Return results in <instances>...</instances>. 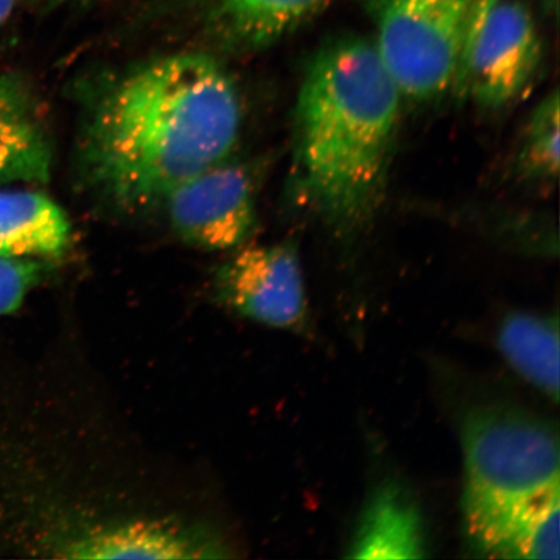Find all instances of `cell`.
Here are the masks:
<instances>
[{
	"mask_svg": "<svg viewBox=\"0 0 560 560\" xmlns=\"http://www.w3.org/2000/svg\"><path fill=\"white\" fill-rule=\"evenodd\" d=\"M240 91L207 54H175L117 73L91 97L79 138L83 186L135 213L228 159L242 129Z\"/></svg>",
	"mask_w": 560,
	"mask_h": 560,
	"instance_id": "cell-1",
	"label": "cell"
},
{
	"mask_svg": "<svg viewBox=\"0 0 560 560\" xmlns=\"http://www.w3.org/2000/svg\"><path fill=\"white\" fill-rule=\"evenodd\" d=\"M401 97L373 40L360 35L326 42L307 66L295 112L296 187L332 225H359L380 201Z\"/></svg>",
	"mask_w": 560,
	"mask_h": 560,
	"instance_id": "cell-2",
	"label": "cell"
},
{
	"mask_svg": "<svg viewBox=\"0 0 560 560\" xmlns=\"http://www.w3.org/2000/svg\"><path fill=\"white\" fill-rule=\"evenodd\" d=\"M462 520L470 549L494 559H559L558 432L528 412L476 409L462 424Z\"/></svg>",
	"mask_w": 560,
	"mask_h": 560,
	"instance_id": "cell-3",
	"label": "cell"
},
{
	"mask_svg": "<svg viewBox=\"0 0 560 560\" xmlns=\"http://www.w3.org/2000/svg\"><path fill=\"white\" fill-rule=\"evenodd\" d=\"M475 0H363L373 44L402 96L436 100L453 88Z\"/></svg>",
	"mask_w": 560,
	"mask_h": 560,
	"instance_id": "cell-4",
	"label": "cell"
},
{
	"mask_svg": "<svg viewBox=\"0 0 560 560\" xmlns=\"http://www.w3.org/2000/svg\"><path fill=\"white\" fill-rule=\"evenodd\" d=\"M541 40L522 0H475L453 89L481 107L514 103L534 83Z\"/></svg>",
	"mask_w": 560,
	"mask_h": 560,
	"instance_id": "cell-5",
	"label": "cell"
},
{
	"mask_svg": "<svg viewBox=\"0 0 560 560\" xmlns=\"http://www.w3.org/2000/svg\"><path fill=\"white\" fill-rule=\"evenodd\" d=\"M163 206L182 241L206 250H235L255 230V178L248 167L225 159L175 188Z\"/></svg>",
	"mask_w": 560,
	"mask_h": 560,
	"instance_id": "cell-6",
	"label": "cell"
},
{
	"mask_svg": "<svg viewBox=\"0 0 560 560\" xmlns=\"http://www.w3.org/2000/svg\"><path fill=\"white\" fill-rule=\"evenodd\" d=\"M214 284L221 303L245 318L284 330L306 324L303 269L290 243L242 245L221 266Z\"/></svg>",
	"mask_w": 560,
	"mask_h": 560,
	"instance_id": "cell-7",
	"label": "cell"
},
{
	"mask_svg": "<svg viewBox=\"0 0 560 560\" xmlns=\"http://www.w3.org/2000/svg\"><path fill=\"white\" fill-rule=\"evenodd\" d=\"M330 0H199L202 26L226 50H261L295 31Z\"/></svg>",
	"mask_w": 560,
	"mask_h": 560,
	"instance_id": "cell-8",
	"label": "cell"
},
{
	"mask_svg": "<svg viewBox=\"0 0 560 560\" xmlns=\"http://www.w3.org/2000/svg\"><path fill=\"white\" fill-rule=\"evenodd\" d=\"M424 556V525L415 499L397 482H385L363 510L348 558L418 559Z\"/></svg>",
	"mask_w": 560,
	"mask_h": 560,
	"instance_id": "cell-9",
	"label": "cell"
},
{
	"mask_svg": "<svg viewBox=\"0 0 560 560\" xmlns=\"http://www.w3.org/2000/svg\"><path fill=\"white\" fill-rule=\"evenodd\" d=\"M66 549L73 558L191 559L215 557L217 546L178 525L135 522L88 529Z\"/></svg>",
	"mask_w": 560,
	"mask_h": 560,
	"instance_id": "cell-10",
	"label": "cell"
},
{
	"mask_svg": "<svg viewBox=\"0 0 560 560\" xmlns=\"http://www.w3.org/2000/svg\"><path fill=\"white\" fill-rule=\"evenodd\" d=\"M72 226L44 192L0 190V256L52 260L66 254Z\"/></svg>",
	"mask_w": 560,
	"mask_h": 560,
	"instance_id": "cell-11",
	"label": "cell"
},
{
	"mask_svg": "<svg viewBox=\"0 0 560 560\" xmlns=\"http://www.w3.org/2000/svg\"><path fill=\"white\" fill-rule=\"evenodd\" d=\"M497 346L523 380L559 400V322L557 315L515 312L501 320Z\"/></svg>",
	"mask_w": 560,
	"mask_h": 560,
	"instance_id": "cell-12",
	"label": "cell"
},
{
	"mask_svg": "<svg viewBox=\"0 0 560 560\" xmlns=\"http://www.w3.org/2000/svg\"><path fill=\"white\" fill-rule=\"evenodd\" d=\"M32 103L0 108V185L46 184L52 150Z\"/></svg>",
	"mask_w": 560,
	"mask_h": 560,
	"instance_id": "cell-13",
	"label": "cell"
},
{
	"mask_svg": "<svg viewBox=\"0 0 560 560\" xmlns=\"http://www.w3.org/2000/svg\"><path fill=\"white\" fill-rule=\"evenodd\" d=\"M559 94L545 97L532 112L517 153V170L534 180L557 179L560 165Z\"/></svg>",
	"mask_w": 560,
	"mask_h": 560,
	"instance_id": "cell-14",
	"label": "cell"
},
{
	"mask_svg": "<svg viewBox=\"0 0 560 560\" xmlns=\"http://www.w3.org/2000/svg\"><path fill=\"white\" fill-rule=\"evenodd\" d=\"M45 266L37 258L0 256V315L16 312Z\"/></svg>",
	"mask_w": 560,
	"mask_h": 560,
	"instance_id": "cell-15",
	"label": "cell"
},
{
	"mask_svg": "<svg viewBox=\"0 0 560 560\" xmlns=\"http://www.w3.org/2000/svg\"><path fill=\"white\" fill-rule=\"evenodd\" d=\"M30 95L21 83L11 77H0V108L30 103Z\"/></svg>",
	"mask_w": 560,
	"mask_h": 560,
	"instance_id": "cell-16",
	"label": "cell"
},
{
	"mask_svg": "<svg viewBox=\"0 0 560 560\" xmlns=\"http://www.w3.org/2000/svg\"><path fill=\"white\" fill-rule=\"evenodd\" d=\"M18 2L19 0H0V27H2L5 21L12 15Z\"/></svg>",
	"mask_w": 560,
	"mask_h": 560,
	"instance_id": "cell-17",
	"label": "cell"
},
{
	"mask_svg": "<svg viewBox=\"0 0 560 560\" xmlns=\"http://www.w3.org/2000/svg\"><path fill=\"white\" fill-rule=\"evenodd\" d=\"M34 2L42 5L55 7L66 3L79 2V0H34Z\"/></svg>",
	"mask_w": 560,
	"mask_h": 560,
	"instance_id": "cell-18",
	"label": "cell"
},
{
	"mask_svg": "<svg viewBox=\"0 0 560 560\" xmlns=\"http://www.w3.org/2000/svg\"><path fill=\"white\" fill-rule=\"evenodd\" d=\"M544 9L549 13H558L559 0H542Z\"/></svg>",
	"mask_w": 560,
	"mask_h": 560,
	"instance_id": "cell-19",
	"label": "cell"
}]
</instances>
